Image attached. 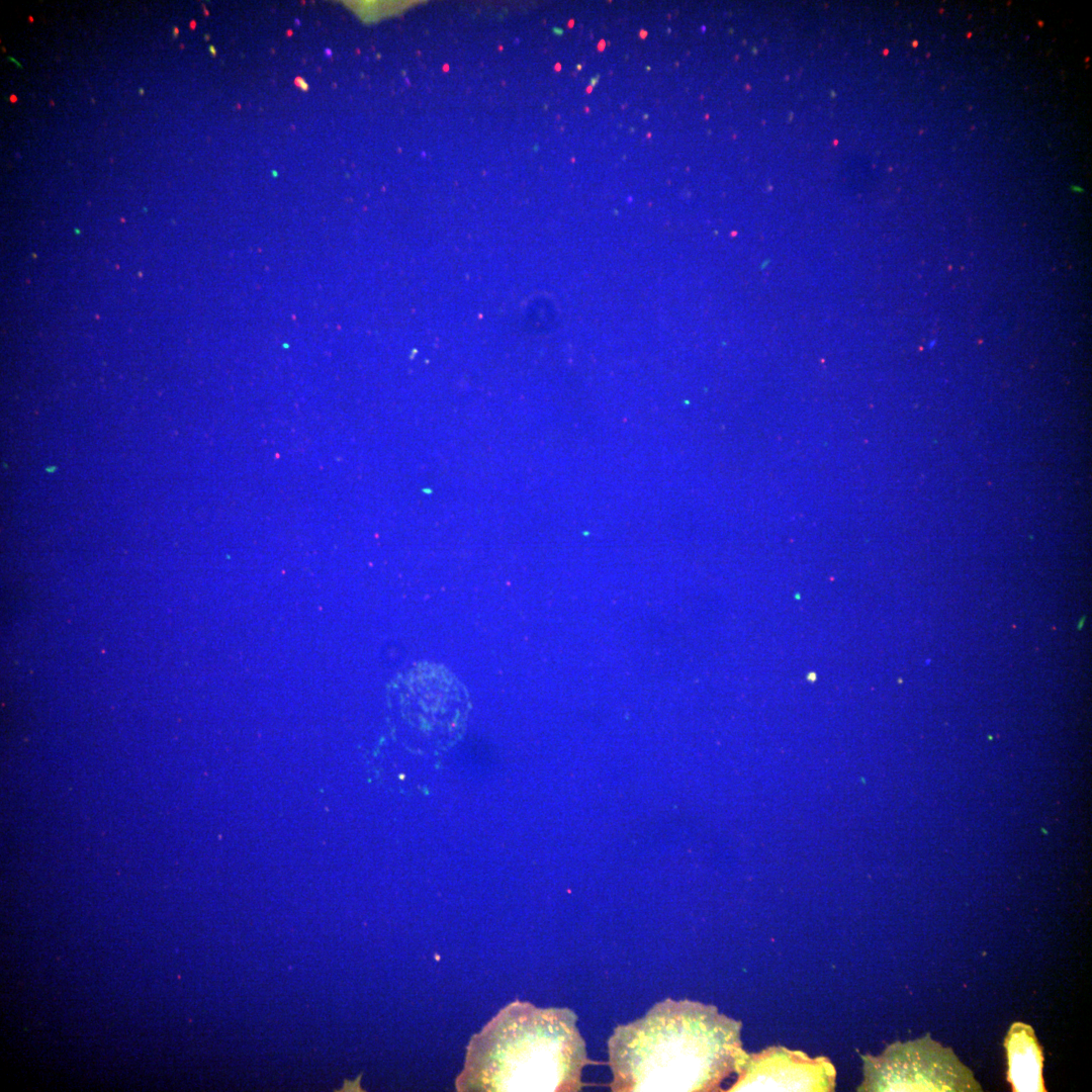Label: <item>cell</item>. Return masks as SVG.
<instances>
[{
	"label": "cell",
	"instance_id": "1",
	"mask_svg": "<svg viewBox=\"0 0 1092 1092\" xmlns=\"http://www.w3.org/2000/svg\"><path fill=\"white\" fill-rule=\"evenodd\" d=\"M741 1023L715 1006L665 999L644 1017L618 1025L608 1041L615 1092L717 1091L748 1054Z\"/></svg>",
	"mask_w": 1092,
	"mask_h": 1092
},
{
	"label": "cell",
	"instance_id": "2",
	"mask_svg": "<svg viewBox=\"0 0 1092 1092\" xmlns=\"http://www.w3.org/2000/svg\"><path fill=\"white\" fill-rule=\"evenodd\" d=\"M575 1022L568 1008L515 1002L472 1041L465 1080L485 1090L579 1091L590 1061Z\"/></svg>",
	"mask_w": 1092,
	"mask_h": 1092
},
{
	"label": "cell",
	"instance_id": "3",
	"mask_svg": "<svg viewBox=\"0 0 1092 1092\" xmlns=\"http://www.w3.org/2000/svg\"><path fill=\"white\" fill-rule=\"evenodd\" d=\"M859 1091H974L979 1085L952 1052L930 1038L897 1042L880 1057H862Z\"/></svg>",
	"mask_w": 1092,
	"mask_h": 1092
},
{
	"label": "cell",
	"instance_id": "4",
	"mask_svg": "<svg viewBox=\"0 0 1092 1092\" xmlns=\"http://www.w3.org/2000/svg\"><path fill=\"white\" fill-rule=\"evenodd\" d=\"M406 687L418 737L440 744L461 733L469 703L464 687L453 673L439 664L420 663L407 675Z\"/></svg>",
	"mask_w": 1092,
	"mask_h": 1092
},
{
	"label": "cell",
	"instance_id": "5",
	"mask_svg": "<svg viewBox=\"0 0 1092 1092\" xmlns=\"http://www.w3.org/2000/svg\"><path fill=\"white\" fill-rule=\"evenodd\" d=\"M728 1091H832L836 1072L826 1057L771 1046L748 1055Z\"/></svg>",
	"mask_w": 1092,
	"mask_h": 1092
},
{
	"label": "cell",
	"instance_id": "6",
	"mask_svg": "<svg viewBox=\"0 0 1092 1092\" xmlns=\"http://www.w3.org/2000/svg\"><path fill=\"white\" fill-rule=\"evenodd\" d=\"M1008 1080L1015 1091H1044L1042 1055L1032 1028L1023 1023L1011 1026L1005 1040Z\"/></svg>",
	"mask_w": 1092,
	"mask_h": 1092
},
{
	"label": "cell",
	"instance_id": "7",
	"mask_svg": "<svg viewBox=\"0 0 1092 1092\" xmlns=\"http://www.w3.org/2000/svg\"><path fill=\"white\" fill-rule=\"evenodd\" d=\"M295 84H296V85H297L298 87H300V88H301L302 90H307V88H308V86H307L306 82H305V81H304V80H303L302 78H300V77L296 78V80H295Z\"/></svg>",
	"mask_w": 1092,
	"mask_h": 1092
},
{
	"label": "cell",
	"instance_id": "8",
	"mask_svg": "<svg viewBox=\"0 0 1092 1092\" xmlns=\"http://www.w3.org/2000/svg\"><path fill=\"white\" fill-rule=\"evenodd\" d=\"M209 50H210V52H211V54H212V55H215V49H214V48H213L212 46H211V47H209Z\"/></svg>",
	"mask_w": 1092,
	"mask_h": 1092
}]
</instances>
